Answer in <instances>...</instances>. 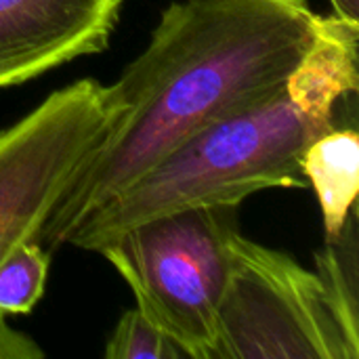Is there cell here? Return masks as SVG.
Masks as SVG:
<instances>
[{"label":"cell","instance_id":"cell-5","mask_svg":"<svg viewBox=\"0 0 359 359\" xmlns=\"http://www.w3.org/2000/svg\"><path fill=\"white\" fill-rule=\"evenodd\" d=\"M118 118L109 88L82 78L0 130V261L36 240Z\"/></svg>","mask_w":359,"mask_h":359},{"label":"cell","instance_id":"cell-1","mask_svg":"<svg viewBox=\"0 0 359 359\" xmlns=\"http://www.w3.org/2000/svg\"><path fill=\"white\" fill-rule=\"evenodd\" d=\"M316 13L307 0H175L107 84L120 118L36 236L46 252L181 143L284 88Z\"/></svg>","mask_w":359,"mask_h":359},{"label":"cell","instance_id":"cell-6","mask_svg":"<svg viewBox=\"0 0 359 359\" xmlns=\"http://www.w3.org/2000/svg\"><path fill=\"white\" fill-rule=\"evenodd\" d=\"M122 0H0V88L109 46Z\"/></svg>","mask_w":359,"mask_h":359},{"label":"cell","instance_id":"cell-9","mask_svg":"<svg viewBox=\"0 0 359 359\" xmlns=\"http://www.w3.org/2000/svg\"><path fill=\"white\" fill-rule=\"evenodd\" d=\"M316 276L345 330L359 345V210L347 215L343 227L326 236L316 255Z\"/></svg>","mask_w":359,"mask_h":359},{"label":"cell","instance_id":"cell-7","mask_svg":"<svg viewBox=\"0 0 359 359\" xmlns=\"http://www.w3.org/2000/svg\"><path fill=\"white\" fill-rule=\"evenodd\" d=\"M358 44L359 21L316 13L309 44L284 82L288 97L307 116L334 124L339 103L358 97Z\"/></svg>","mask_w":359,"mask_h":359},{"label":"cell","instance_id":"cell-11","mask_svg":"<svg viewBox=\"0 0 359 359\" xmlns=\"http://www.w3.org/2000/svg\"><path fill=\"white\" fill-rule=\"evenodd\" d=\"M103 355L107 359H189L185 349L137 307L120 316Z\"/></svg>","mask_w":359,"mask_h":359},{"label":"cell","instance_id":"cell-4","mask_svg":"<svg viewBox=\"0 0 359 359\" xmlns=\"http://www.w3.org/2000/svg\"><path fill=\"white\" fill-rule=\"evenodd\" d=\"M229 252L208 359H359V345L341 328L316 271L240 231Z\"/></svg>","mask_w":359,"mask_h":359},{"label":"cell","instance_id":"cell-13","mask_svg":"<svg viewBox=\"0 0 359 359\" xmlns=\"http://www.w3.org/2000/svg\"><path fill=\"white\" fill-rule=\"evenodd\" d=\"M330 4L337 15L359 21V0H330Z\"/></svg>","mask_w":359,"mask_h":359},{"label":"cell","instance_id":"cell-12","mask_svg":"<svg viewBox=\"0 0 359 359\" xmlns=\"http://www.w3.org/2000/svg\"><path fill=\"white\" fill-rule=\"evenodd\" d=\"M44 351L38 343L21 330L6 324V316L0 313V359H40Z\"/></svg>","mask_w":359,"mask_h":359},{"label":"cell","instance_id":"cell-2","mask_svg":"<svg viewBox=\"0 0 359 359\" xmlns=\"http://www.w3.org/2000/svg\"><path fill=\"white\" fill-rule=\"evenodd\" d=\"M330 126L307 116L286 88H280L181 143L97 206L65 244L99 252L122 231L160 215L198 206H240L265 189L307 187L301 154Z\"/></svg>","mask_w":359,"mask_h":359},{"label":"cell","instance_id":"cell-8","mask_svg":"<svg viewBox=\"0 0 359 359\" xmlns=\"http://www.w3.org/2000/svg\"><path fill=\"white\" fill-rule=\"evenodd\" d=\"M301 175L320 202L324 233H337L358 206L359 135L355 126L332 124L301 154Z\"/></svg>","mask_w":359,"mask_h":359},{"label":"cell","instance_id":"cell-3","mask_svg":"<svg viewBox=\"0 0 359 359\" xmlns=\"http://www.w3.org/2000/svg\"><path fill=\"white\" fill-rule=\"evenodd\" d=\"M236 223L238 206H198L143 221L99 250L130 286L137 309L189 359H208L215 345Z\"/></svg>","mask_w":359,"mask_h":359},{"label":"cell","instance_id":"cell-10","mask_svg":"<svg viewBox=\"0 0 359 359\" xmlns=\"http://www.w3.org/2000/svg\"><path fill=\"white\" fill-rule=\"evenodd\" d=\"M50 252L38 240L17 244L0 261V313L25 316L44 294Z\"/></svg>","mask_w":359,"mask_h":359}]
</instances>
